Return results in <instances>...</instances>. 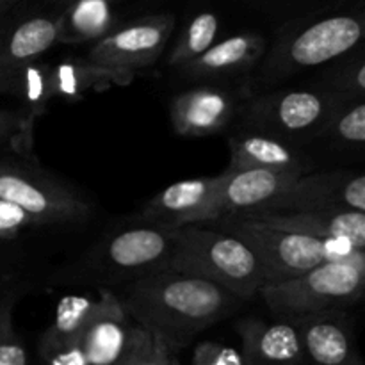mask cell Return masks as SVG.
<instances>
[{
    "label": "cell",
    "instance_id": "cell-21",
    "mask_svg": "<svg viewBox=\"0 0 365 365\" xmlns=\"http://www.w3.org/2000/svg\"><path fill=\"white\" fill-rule=\"evenodd\" d=\"M113 0H70L59 13V43H96L118 25L116 6Z\"/></svg>",
    "mask_w": 365,
    "mask_h": 365
},
{
    "label": "cell",
    "instance_id": "cell-10",
    "mask_svg": "<svg viewBox=\"0 0 365 365\" xmlns=\"http://www.w3.org/2000/svg\"><path fill=\"white\" fill-rule=\"evenodd\" d=\"M296 178V175L271 173L262 170H225L214 200L210 223L273 212Z\"/></svg>",
    "mask_w": 365,
    "mask_h": 365
},
{
    "label": "cell",
    "instance_id": "cell-28",
    "mask_svg": "<svg viewBox=\"0 0 365 365\" xmlns=\"http://www.w3.org/2000/svg\"><path fill=\"white\" fill-rule=\"evenodd\" d=\"M116 365H180V362L159 337L134 324L127 348Z\"/></svg>",
    "mask_w": 365,
    "mask_h": 365
},
{
    "label": "cell",
    "instance_id": "cell-22",
    "mask_svg": "<svg viewBox=\"0 0 365 365\" xmlns=\"http://www.w3.org/2000/svg\"><path fill=\"white\" fill-rule=\"evenodd\" d=\"M2 95H9L20 102V113L31 127L36 120L46 113V107L53 100L52 64L38 59L25 64L11 77Z\"/></svg>",
    "mask_w": 365,
    "mask_h": 365
},
{
    "label": "cell",
    "instance_id": "cell-30",
    "mask_svg": "<svg viewBox=\"0 0 365 365\" xmlns=\"http://www.w3.org/2000/svg\"><path fill=\"white\" fill-rule=\"evenodd\" d=\"M2 145H9L20 155H32L34 127L25 121L20 110L0 109V146Z\"/></svg>",
    "mask_w": 365,
    "mask_h": 365
},
{
    "label": "cell",
    "instance_id": "cell-31",
    "mask_svg": "<svg viewBox=\"0 0 365 365\" xmlns=\"http://www.w3.org/2000/svg\"><path fill=\"white\" fill-rule=\"evenodd\" d=\"M241 2H245L250 7L264 11V13H287L291 14L289 20H294V18L303 16V14H309L314 13V11L323 9V7L334 6L339 0H241Z\"/></svg>",
    "mask_w": 365,
    "mask_h": 365
},
{
    "label": "cell",
    "instance_id": "cell-25",
    "mask_svg": "<svg viewBox=\"0 0 365 365\" xmlns=\"http://www.w3.org/2000/svg\"><path fill=\"white\" fill-rule=\"evenodd\" d=\"M93 303L95 299L86 296H64L57 305L52 323L41 335L39 348L81 342L82 331L93 310Z\"/></svg>",
    "mask_w": 365,
    "mask_h": 365
},
{
    "label": "cell",
    "instance_id": "cell-11",
    "mask_svg": "<svg viewBox=\"0 0 365 365\" xmlns=\"http://www.w3.org/2000/svg\"><path fill=\"white\" fill-rule=\"evenodd\" d=\"M284 210L365 214V177L353 170L310 171L296 178L273 212Z\"/></svg>",
    "mask_w": 365,
    "mask_h": 365
},
{
    "label": "cell",
    "instance_id": "cell-19",
    "mask_svg": "<svg viewBox=\"0 0 365 365\" xmlns=\"http://www.w3.org/2000/svg\"><path fill=\"white\" fill-rule=\"evenodd\" d=\"M241 220H255L269 227L321 239V241H346L362 252L365 248V214L360 212L284 210V212L241 217Z\"/></svg>",
    "mask_w": 365,
    "mask_h": 365
},
{
    "label": "cell",
    "instance_id": "cell-15",
    "mask_svg": "<svg viewBox=\"0 0 365 365\" xmlns=\"http://www.w3.org/2000/svg\"><path fill=\"white\" fill-rule=\"evenodd\" d=\"M303 348V365H364L346 310L292 321Z\"/></svg>",
    "mask_w": 365,
    "mask_h": 365
},
{
    "label": "cell",
    "instance_id": "cell-34",
    "mask_svg": "<svg viewBox=\"0 0 365 365\" xmlns=\"http://www.w3.org/2000/svg\"><path fill=\"white\" fill-rule=\"evenodd\" d=\"M41 365H89L81 342L39 348Z\"/></svg>",
    "mask_w": 365,
    "mask_h": 365
},
{
    "label": "cell",
    "instance_id": "cell-35",
    "mask_svg": "<svg viewBox=\"0 0 365 365\" xmlns=\"http://www.w3.org/2000/svg\"><path fill=\"white\" fill-rule=\"evenodd\" d=\"M24 0H0V18L6 16L7 13H11L13 9H16Z\"/></svg>",
    "mask_w": 365,
    "mask_h": 365
},
{
    "label": "cell",
    "instance_id": "cell-1",
    "mask_svg": "<svg viewBox=\"0 0 365 365\" xmlns=\"http://www.w3.org/2000/svg\"><path fill=\"white\" fill-rule=\"evenodd\" d=\"M121 302L138 327L159 337L173 353L241 305L237 296L220 285L178 271L135 278Z\"/></svg>",
    "mask_w": 365,
    "mask_h": 365
},
{
    "label": "cell",
    "instance_id": "cell-8",
    "mask_svg": "<svg viewBox=\"0 0 365 365\" xmlns=\"http://www.w3.org/2000/svg\"><path fill=\"white\" fill-rule=\"evenodd\" d=\"M0 200L24 210L36 227L82 221L93 207L84 196L41 168L0 160Z\"/></svg>",
    "mask_w": 365,
    "mask_h": 365
},
{
    "label": "cell",
    "instance_id": "cell-12",
    "mask_svg": "<svg viewBox=\"0 0 365 365\" xmlns=\"http://www.w3.org/2000/svg\"><path fill=\"white\" fill-rule=\"evenodd\" d=\"M173 248V230L143 223L116 232L103 245L102 260L116 273L141 278L166 271Z\"/></svg>",
    "mask_w": 365,
    "mask_h": 365
},
{
    "label": "cell",
    "instance_id": "cell-13",
    "mask_svg": "<svg viewBox=\"0 0 365 365\" xmlns=\"http://www.w3.org/2000/svg\"><path fill=\"white\" fill-rule=\"evenodd\" d=\"M220 184L221 175L175 182L148 200L139 214V220L168 230L187 225L210 223Z\"/></svg>",
    "mask_w": 365,
    "mask_h": 365
},
{
    "label": "cell",
    "instance_id": "cell-23",
    "mask_svg": "<svg viewBox=\"0 0 365 365\" xmlns=\"http://www.w3.org/2000/svg\"><path fill=\"white\" fill-rule=\"evenodd\" d=\"M113 86V77L86 57H63L52 64L53 100L78 102L89 93L106 91Z\"/></svg>",
    "mask_w": 365,
    "mask_h": 365
},
{
    "label": "cell",
    "instance_id": "cell-17",
    "mask_svg": "<svg viewBox=\"0 0 365 365\" xmlns=\"http://www.w3.org/2000/svg\"><path fill=\"white\" fill-rule=\"evenodd\" d=\"M134 324L120 296L100 289L81 337L89 365H116L127 348Z\"/></svg>",
    "mask_w": 365,
    "mask_h": 365
},
{
    "label": "cell",
    "instance_id": "cell-36",
    "mask_svg": "<svg viewBox=\"0 0 365 365\" xmlns=\"http://www.w3.org/2000/svg\"><path fill=\"white\" fill-rule=\"evenodd\" d=\"M43 2H46L48 6H52V7H61L63 4L70 2V0H43ZM113 2H123V0H113Z\"/></svg>",
    "mask_w": 365,
    "mask_h": 365
},
{
    "label": "cell",
    "instance_id": "cell-14",
    "mask_svg": "<svg viewBox=\"0 0 365 365\" xmlns=\"http://www.w3.org/2000/svg\"><path fill=\"white\" fill-rule=\"evenodd\" d=\"M245 95L220 86H200L178 93L170 107L173 130L184 138H205L223 132L239 114Z\"/></svg>",
    "mask_w": 365,
    "mask_h": 365
},
{
    "label": "cell",
    "instance_id": "cell-26",
    "mask_svg": "<svg viewBox=\"0 0 365 365\" xmlns=\"http://www.w3.org/2000/svg\"><path fill=\"white\" fill-rule=\"evenodd\" d=\"M327 66L328 70L319 88L348 100L365 98V57L362 45Z\"/></svg>",
    "mask_w": 365,
    "mask_h": 365
},
{
    "label": "cell",
    "instance_id": "cell-16",
    "mask_svg": "<svg viewBox=\"0 0 365 365\" xmlns=\"http://www.w3.org/2000/svg\"><path fill=\"white\" fill-rule=\"evenodd\" d=\"M228 171L262 170L296 177L312 171V160L302 146L266 132L245 128L241 134L228 139Z\"/></svg>",
    "mask_w": 365,
    "mask_h": 365
},
{
    "label": "cell",
    "instance_id": "cell-32",
    "mask_svg": "<svg viewBox=\"0 0 365 365\" xmlns=\"http://www.w3.org/2000/svg\"><path fill=\"white\" fill-rule=\"evenodd\" d=\"M192 365H245L241 351L214 341L200 342L192 353Z\"/></svg>",
    "mask_w": 365,
    "mask_h": 365
},
{
    "label": "cell",
    "instance_id": "cell-33",
    "mask_svg": "<svg viewBox=\"0 0 365 365\" xmlns=\"http://www.w3.org/2000/svg\"><path fill=\"white\" fill-rule=\"evenodd\" d=\"M36 227L31 216L18 207L0 200V241H11L16 239L27 228Z\"/></svg>",
    "mask_w": 365,
    "mask_h": 365
},
{
    "label": "cell",
    "instance_id": "cell-4",
    "mask_svg": "<svg viewBox=\"0 0 365 365\" xmlns=\"http://www.w3.org/2000/svg\"><path fill=\"white\" fill-rule=\"evenodd\" d=\"M365 287V253L328 260L291 280L264 285V303L280 321H298L316 314L346 310L360 302Z\"/></svg>",
    "mask_w": 365,
    "mask_h": 365
},
{
    "label": "cell",
    "instance_id": "cell-18",
    "mask_svg": "<svg viewBox=\"0 0 365 365\" xmlns=\"http://www.w3.org/2000/svg\"><path fill=\"white\" fill-rule=\"evenodd\" d=\"M245 365H303V348L294 323H266L246 317L235 324Z\"/></svg>",
    "mask_w": 365,
    "mask_h": 365
},
{
    "label": "cell",
    "instance_id": "cell-2",
    "mask_svg": "<svg viewBox=\"0 0 365 365\" xmlns=\"http://www.w3.org/2000/svg\"><path fill=\"white\" fill-rule=\"evenodd\" d=\"M364 0H339L334 6L285 21L264 53L260 78H282L327 66L362 45Z\"/></svg>",
    "mask_w": 365,
    "mask_h": 365
},
{
    "label": "cell",
    "instance_id": "cell-5",
    "mask_svg": "<svg viewBox=\"0 0 365 365\" xmlns=\"http://www.w3.org/2000/svg\"><path fill=\"white\" fill-rule=\"evenodd\" d=\"M346 100L319 86L245 95L237 116L246 128L299 145L321 139L328 121Z\"/></svg>",
    "mask_w": 365,
    "mask_h": 365
},
{
    "label": "cell",
    "instance_id": "cell-20",
    "mask_svg": "<svg viewBox=\"0 0 365 365\" xmlns=\"http://www.w3.org/2000/svg\"><path fill=\"white\" fill-rule=\"evenodd\" d=\"M267 41L259 32L239 34L216 41L205 53L184 66L182 71L191 78H235L250 73L262 61Z\"/></svg>",
    "mask_w": 365,
    "mask_h": 365
},
{
    "label": "cell",
    "instance_id": "cell-7",
    "mask_svg": "<svg viewBox=\"0 0 365 365\" xmlns=\"http://www.w3.org/2000/svg\"><path fill=\"white\" fill-rule=\"evenodd\" d=\"M177 27L173 13H155L134 18L89 46L86 59L103 68L114 86H128L139 71L153 66L166 50Z\"/></svg>",
    "mask_w": 365,
    "mask_h": 365
},
{
    "label": "cell",
    "instance_id": "cell-3",
    "mask_svg": "<svg viewBox=\"0 0 365 365\" xmlns=\"http://www.w3.org/2000/svg\"><path fill=\"white\" fill-rule=\"evenodd\" d=\"M175 248L166 271L203 278L237 296L241 302L267 285L255 252L235 235L210 225H187L173 230Z\"/></svg>",
    "mask_w": 365,
    "mask_h": 365
},
{
    "label": "cell",
    "instance_id": "cell-6",
    "mask_svg": "<svg viewBox=\"0 0 365 365\" xmlns=\"http://www.w3.org/2000/svg\"><path fill=\"white\" fill-rule=\"evenodd\" d=\"M209 225L235 235L255 252L267 285L291 280L328 260H341L362 252L346 241H321L255 220H223Z\"/></svg>",
    "mask_w": 365,
    "mask_h": 365
},
{
    "label": "cell",
    "instance_id": "cell-9",
    "mask_svg": "<svg viewBox=\"0 0 365 365\" xmlns=\"http://www.w3.org/2000/svg\"><path fill=\"white\" fill-rule=\"evenodd\" d=\"M59 43V13L13 9L0 18V95L25 64L38 61Z\"/></svg>",
    "mask_w": 365,
    "mask_h": 365
},
{
    "label": "cell",
    "instance_id": "cell-27",
    "mask_svg": "<svg viewBox=\"0 0 365 365\" xmlns=\"http://www.w3.org/2000/svg\"><path fill=\"white\" fill-rule=\"evenodd\" d=\"M321 139L339 148H362L365 143V102L364 98L346 100L331 116Z\"/></svg>",
    "mask_w": 365,
    "mask_h": 365
},
{
    "label": "cell",
    "instance_id": "cell-24",
    "mask_svg": "<svg viewBox=\"0 0 365 365\" xmlns=\"http://www.w3.org/2000/svg\"><path fill=\"white\" fill-rule=\"evenodd\" d=\"M217 34H220V18L214 11H200L192 14L171 48L168 66L177 70L187 66L216 43Z\"/></svg>",
    "mask_w": 365,
    "mask_h": 365
},
{
    "label": "cell",
    "instance_id": "cell-29",
    "mask_svg": "<svg viewBox=\"0 0 365 365\" xmlns=\"http://www.w3.org/2000/svg\"><path fill=\"white\" fill-rule=\"evenodd\" d=\"M14 303V296L0 299V365H27L29 362L25 342L13 323Z\"/></svg>",
    "mask_w": 365,
    "mask_h": 365
}]
</instances>
